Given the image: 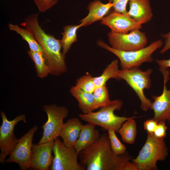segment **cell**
<instances>
[{
    "label": "cell",
    "mask_w": 170,
    "mask_h": 170,
    "mask_svg": "<svg viewBox=\"0 0 170 170\" xmlns=\"http://www.w3.org/2000/svg\"><path fill=\"white\" fill-rule=\"evenodd\" d=\"M152 72L150 68L143 71L139 67H135L128 70H119L118 74V80H124L135 92L141 102L140 108L145 111L150 108L152 103L145 96L144 91L150 88V76Z\"/></svg>",
    "instance_id": "6"
},
{
    "label": "cell",
    "mask_w": 170,
    "mask_h": 170,
    "mask_svg": "<svg viewBox=\"0 0 170 170\" xmlns=\"http://www.w3.org/2000/svg\"><path fill=\"white\" fill-rule=\"evenodd\" d=\"M54 140L41 144H33L30 168L35 170H48L54 158L52 155Z\"/></svg>",
    "instance_id": "14"
},
{
    "label": "cell",
    "mask_w": 170,
    "mask_h": 170,
    "mask_svg": "<svg viewBox=\"0 0 170 170\" xmlns=\"http://www.w3.org/2000/svg\"><path fill=\"white\" fill-rule=\"evenodd\" d=\"M54 156L50 167L52 170H85L78 162V154L74 147L66 146L59 138L54 140L53 147Z\"/></svg>",
    "instance_id": "8"
},
{
    "label": "cell",
    "mask_w": 170,
    "mask_h": 170,
    "mask_svg": "<svg viewBox=\"0 0 170 170\" xmlns=\"http://www.w3.org/2000/svg\"><path fill=\"white\" fill-rule=\"evenodd\" d=\"M83 125L79 120L73 118L64 123L59 136L65 145L68 147H74L77 140Z\"/></svg>",
    "instance_id": "16"
},
{
    "label": "cell",
    "mask_w": 170,
    "mask_h": 170,
    "mask_svg": "<svg viewBox=\"0 0 170 170\" xmlns=\"http://www.w3.org/2000/svg\"><path fill=\"white\" fill-rule=\"evenodd\" d=\"M28 54L34 63L38 77L43 78L47 76L49 74V70L44 53L29 50Z\"/></svg>",
    "instance_id": "23"
},
{
    "label": "cell",
    "mask_w": 170,
    "mask_h": 170,
    "mask_svg": "<svg viewBox=\"0 0 170 170\" xmlns=\"http://www.w3.org/2000/svg\"><path fill=\"white\" fill-rule=\"evenodd\" d=\"M158 122L153 118L148 119L144 123V129L147 133L153 134L157 127Z\"/></svg>",
    "instance_id": "31"
},
{
    "label": "cell",
    "mask_w": 170,
    "mask_h": 170,
    "mask_svg": "<svg viewBox=\"0 0 170 170\" xmlns=\"http://www.w3.org/2000/svg\"><path fill=\"white\" fill-rule=\"evenodd\" d=\"M37 14H30L20 25L33 34L42 48L49 70V74L58 76L67 71L65 56L61 52L60 40L47 34L42 29L38 23Z\"/></svg>",
    "instance_id": "2"
},
{
    "label": "cell",
    "mask_w": 170,
    "mask_h": 170,
    "mask_svg": "<svg viewBox=\"0 0 170 170\" xmlns=\"http://www.w3.org/2000/svg\"><path fill=\"white\" fill-rule=\"evenodd\" d=\"M118 60H113L108 65L101 75L94 77V81L96 88L106 84L107 81L110 78H115L118 80Z\"/></svg>",
    "instance_id": "21"
},
{
    "label": "cell",
    "mask_w": 170,
    "mask_h": 170,
    "mask_svg": "<svg viewBox=\"0 0 170 170\" xmlns=\"http://www.w3.org/2000/svg\"><path fill=\"white\" fill-rule=\"evenodd\" d=\"M116 131L112 129L108 130V135L109 138L111 148L116 154L122 155L126 152V147L117 137Z\"/></svg>",
    "instance_id": "27"
},
{
    "label": "cell",
    "mask_w": 170,
    "mask_h": 170,
    "mask_svg": "<svg viewBox=\"0 0 170 170\" xmlns=\"http://www.w3.org/2000/svg\"><path fill=\"white\" fill-rule=\"evenodd\" d=\"M96 126L90 123L83 125L74 147L79 154L82 150L91 145L100 137Z\"/></svg>",
    "instance_id": "18"
},
{
    "label": "cell",
    "mask_w": 170,
    "mask_h": 170,
    "mask_svg": "<svg viewBox=\"0 0 170 170\" xmlns=\"http://www.w3.org/2000/svg\"><path fill=\"white\" fill-rule=\"evenodd\" d=\"M38 128L37 126H34L19 139L9 157L6 160V163H16L21 170H26L30 168L32 141Z\"/></svg>",
    "instance_id": "11"
},
{
    "label": "cell",
    "mask_w": 170,
    "mask_h": 170,
    "mask_svg": "<svg viewBox=\"0 0 170 170\" xmlns=\"http://www.w3.org/2000/svg\"><path fill=\"white\" fill-rule=\"evenodd\" d=\"M8 27L10 30L16 32L21 36L23 40L27 42L30 50L43 53L42 48L29 31L25 28H22L16 24L9 23Z\"/></svg>",
    "instance_id": "24"
},
{
    "label": "cell",
    "mask_w": 170,
    "mask_h": 170,
    "mask_svg": "<svg viewBox=\"0 0 170 170\" xmlns=\"http://www.w3.org/2000/svg\"><path fill=\"white\" fill-rule=\"evenodd\" d=\"M167 120L168 121L169 123L170 124V113L168 116Z\"/></svg>",
    "instance_id": "35"
},
{
    "label": "cell",
    "mask_w": 170,
    "mask_h": 170,
    "mask_svg": "<svg viewBox=\"0 0 170 170\" xmlns=\"http://www.w3.org/2000/svg\"><path fill=\"white\" fill-rule=\"evenodd\" d=\"M164 78V87L162 94L159 96H153L154 101L152 102L150 109L154 113L153 119L157 122H165L170 113V89L168 90L166 84L169 79V72L168 69L160 70Z\"/></svg>",
    "instance_id": "12"
},
{
    "label": "cell",
    "mask_w": 170,
    "mask_h": 170,
    "mask_svg": "<svg viewBox=\"0 0 170 170\" xmlns=\"http://www.w3.org/2000/svg\"><path fill=\"white\" fill-rule=\"evenodd\" d=\"M113 6V4L110 1L106 4L101 3L99 0L91 2L88 7V14L80 21V28L101 20Z\"/></svg>",
    "instance_id": "17"
},
{
    "label": "cell",
    "mask_w": 170,
    "mask_h": 170,
    "mask_svg": "<svg viewBox=\"0 0 170 170\" xmlns=\"http://www.w3.org/2000/svg\"><path fill=\"white\" fill-rule=\"evenodd\" d=\"M0 114L2 123L0 127V162L4 165L6 157L10 155L19 140L14 133L15 126L20 122H27L25 114L19 115L10 121L3 111Z\"/></svg>",
    "instance_id": "9"
},
{
    "label": "cell",
    "mask_w": 170,
    "mask_h": 170,
    "mask_svg": "<svg viewBox=\"0 0 170 170\" xmlns=\"http://www.w3.org/2000/svg\"><path fill=\"white\" fill-rule=\"evenodd\" d=\"M163 44L162 39H159L141 49L127 51L114 49L101 40L97 42L98 46L111 52L118 57L122 70L139 67L144 63L152 62L154 60L152 56V54L161 48Z\"/></svg>",
    "instance_id": "4"
},
{
    "label": "cell",
    "mask_w": 170,
    "mask_h": 170,
    "mask_svg": "<svg viewBox=\"0 0 170 170\" xmlns=\"http://www.w3.org/2000/svg\"><path fill=\"white\" fill-rule=\"evenodd\" d=\"M113 4V8L115 11L117 12L126 14L127 4L130 0H109Z\"/></svg>",
    "instance_id": "29"
},
{
    "label": "cell",
    "mask_w": 170,
    "mask_h": 170,
    "mask_svg": "<svg viewBox=\"0 0 170 170\" xmlns=\"http://www.w3.org/2000/svg\"><path fill=\"white\" fill-rule=\"evenodd\" d=\"M142 116H132L125 121L118 131L125 143L131 144L134 142L137 131L136 123L134 119Z\"/></svg>",
    "instance_id": "20"
},
{
    "label": "cell",
    "mask_w": 170,
    "mask_h": 170,
    "mask_svg": "<svg viewBox=\"0 0 170 170\" xmlns=\"http://www.w3.org/2000/svg\"><path fill=\"white\" fill-rule=\"evenodd\" d=\"M79 28V25H68L64 27L63 37L60 42L62 53L64 56L69 50L72 44L77 41L76 31Z\"/></svg>",
    "instance_id": "22"
},
{
    "label": "cell",
    "mask_w": 170,
    "mask_h": 170,
    "mask_svg": "<svg viewBox=\"0 0 170 170\" xmlns=\"http://www.w3.org/2000/svg\"><path fill=\"white\" fill-rule=\"evenodd\" d=\"M93 93L96 109L106 105L111 101L106 84L96 88Z\"/></svg>",
    "instance_id": "25"
},
{
    "label": "cell",
    "mask_w": 170,
    "mask_h": 170,
    "mask_svg": "<svg viewBox=\"0 0 170 170\" xmlns=\"http://www.w3.org/2000/svg\"><path fill=\"white\" fill-rule=\"evenodd\" d=\"M147 134L145 143L132 162L139 170H157V162L163 161L166 159L168 148L165 138H157L153 134Z\"/></svg>",
    "instance_id": "3"
},
{
    "label": "cell",
    "mask_w": 170,
    "mask_h": 170,
    "mask_svg": "<svg viewBox=\"0 0 170 170\" xmlns=\"http://www.w3.org/2000/svg\"><path fill=\"white\" fill-rule=\"evenodd\" d=\"M70 92L77 100L78 106L83 114L96 110L93 93L86 92L76 85L71 88Z\"/></svg>",
    "instance_id": "19"
},
{
    "label": "cell",
    "mask_w": 170,
    "mask_h": 170,
    "mask_svg": "<svg viewBox=\"0 0 170 170\" xmlns=\"http://www.w3.org/2000/svg\"><path fill=\"white\" fill-rule=\"evenodd\" d=\"M39 11L44 12L56 4L58 0H34Z\"/></svg>",
    "instance_id": "28"
},
{
    "label": "cell",
    "mask_w": 170,
    "mask_h": 170,
    "mask_svg": "<svg viewBox=\"0 0 170 170\" xmlns=\"http://www.w3.org/2000/svg\"><path fill=\"white\" fill-rule=\"evenodd\" d=\"M129 2L127 15L141 25L151 20L153 15L149 0H130Z\"/></svg>",
    "instance_id": "15"
},
{
    "label": "cell",
    "mask_w": 170,
    "mask_h": 170,
    "mask_svg": "<svg viewBox=\"0 0 170 170\" xmlns=\"http://www.w3.org/2000/svg\"><path fill=\"white\" fill-rule=\"evenodd\" d=\"M123 104L122 101L119 99L110 101L97 111L80 114L79 116L82 120L106 130L112 129L118 132L122 124L132 117L120 116L114 114L115 110L121 109Z\"/></svg>",
    "instance_id": "5"
},
{
    "label": "cell",
    "mask_w": 170,
    "mask_h": 170,
    "mask_svg": "<svg viewBox=\"0 0 170 170\" xmlns=\"http://www.w3.org/2000/svg\"><path fill=\"white\" fill-rule=\"evenodd\" d=\"M156 63L160 67V70H167L170 67V59L168 60H156Z\"/></svg>",
    "instance_id": "33"
},
{
    "label": "cell",
    "mask_w": 170,
    "mask_h": 170,
    "mask_svg": "<svg viewBox=\"0 0 170 170\" xmlns=\"http://www.w3.org/2000/svg\"><path fill=\"white\" fill-rule=\"evenodd\" d=\"M165 122H158L156 128L153 134L158 138H165L167 135V127L165 124Z\"/></svg>",
    "instance_id": "30"
},
{
    "label": "cell",
    "mask_w": 170,
    "mask_h": 170,
    "mask_svg": "<svg viewBox=\"0 0 170 170\" xmlns=\"http://www.w3.org/2000/svg\"><path fill=\"white\" fill-rule=\"evenodd\" d=\"M43 109L47 114L48 120L42 127V136L38 144L54 140L59 136L63 120L68 114V109L64 106L45 105L43 106Z\"/></svg>",
    "instance_id": "7"
},
{
    "label": "cell",
    "mask_w": 170,
    "mask_h": 170,
    "mask_svg": "<svg viewBox=\"0 0 170 170\" xmlns=\"http://www.w3.org/2000/svg\"><path fill=\"white\" fill-rule=\"evenodd\" d=\"M101 23L109 27L111 31L121 34H126L134 30L141 28L142 25L127 14L114 11L101 20Z\"/></svg>",
    "instance_id": "13"
},
{
    "label": "cell",
    "mask_w": 170,
    "mask_h": 170,
    "mask_svg": "<svg viewBox=\"0 0 170 170\" xmlns=\"http://www.w3.org/2000/svg\"><path fill=\"white\" fill-rule=\"evenodd\" d=\"M122 170H139L137 166L133 162L129 161L127 162L124 165Z\"/></svg>",
    "instance_id": "34"
},
{
    "label": "cell",
    "mask_w": 170,
    "mask_h": 170,
    "mask_svg": "<svg viewBox=\"0 0 170 170\" xmlns=\"http://www.w3.org/2000/svg\"><path fill=\"white\" fill-rule=\"evenodd\" d=\"M139 30L135 29L126 34L111 31L108 34L111 47L116 50L127 51L144 48L147 42V38L145 33Z\"/></svg>",
    "instance_id": "10"
},
{
    "label": "cell",
    "mask_w": 170,
    "mask_h": 170,
    "mask_svg": "<svg viewBox=\"0 0 170 170\" xmlns=\"http://www.w3.org/2000/svg\"><path fill=\"white\" fill-rule=\"evenodd\" d=\"M161 36L165 40L164 45L160 51L162 54L170 49V31L167 34H162Z\"/></svg>",
    "instance_id": "32"
},
{
    "label": "cell",
    "mask_w": 170,
    "mask_h": 170,
    "mask_svg": "<svg viewBox=\"0 0 170 170\" xmlns=\"http://www.w3.org/2000/svg\"><path fill=\"white\" fill-rule=\"evenodd\" d=\"M76 85L82 90L93 93L95 88L94 81V77L88 72L78 78L76 81Z\"/></svg>",
    "instance_id": "26"
},
{
    "label": "cell",
    "mask_w": 170,
    "mask_h": 170,
    "mask_svg": "<svg viewBox=\"0 0 170 170\" xmlns=\"http://www.w3.org/2000/svg\"><path fill=\"white\" fill-rule=\"evenodd\" d=\"M80 164L86 170H122L132 159L126 152L122 155L112 150L107 134L104 133L94 144L79 153Z\"/></svg>",
    "instance_id": "1"
}]
</instances>
